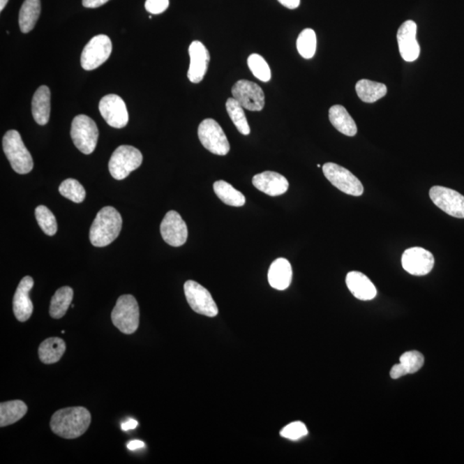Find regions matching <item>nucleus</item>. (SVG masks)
<instances>
[{
    "mask_svg": "<svg viewBox=\"0 0 464 464\" xmlns=\"http://www.w3.org/2000/svg\"><path fill=\"white\" fill-rule=\"evenodd\" d=\"M91 422V415L87 408L66 407L55 412L51 418L50 428L57 435L73 440L83 435Z\"/></svg>",
    "mask_w": 464,
    "mask_h": 464,
    "instance_id": "f257e3e1",
    "label": "nucleus"
},
{
    "mask_svg": "<svg viewBox=\"0 0 464 464\" xmlns=\"http://www.w3.org/2000/svg\"><path fill=\"white\" fill-rule=\"evenodd\" d=\"M122 218L113 207H105L96 214L90 230L93 246L105 247L116 240L121 231Z\"/></svg>",
    "mask_w": 464,
    "mask_h": 464,
    "instance_id": "f03ea898",
    "label": "nucleus"
},
{
    "mask_svg": "<svg viewBox=\"0 0 464 464\" xmlns=\"http://www.w3.org/2000/svg\"><path fill=\"white\" fill-rule=\"evenodd\" d=\"M3 149L15 172L21 174L31 172L34 163L31 152L24 146L20 133L16 130H10L3 136Z\"/></svg>",
    "mask_w": 464,
    "mask_h": 464,
    "instance_id": "7ed1b4c3",
    "label": "nucleus"
},
{
    "mask_svg": "<svg viewBox=\"0 0 464 464\" xmlns=\"http://www.w3.org/2000/svg\"><path fill=\"white\" fill-rule=\"evenodd\" d=\"M111 319L121 332L127 335L136 332L140 325V308L135 297L121 296L114 307Z\"/></svg>",
    "mask_w": 464,
    "mask_h": 464,
    "instance_id": "20e7f679",
    "label": "nucleus"
},
{
    "mask_svg": "<svg viewBox=\"0 0 464 464\" xmlns=\"http://www.w3.org/2000/svg\"><path fill=\"white\" fill-rule=\"evenodd\" d=\"M98 136V126L91 118L85 114H80L73 119L70 137L82 154L89 155L95 151Z\"/></svg>",
    "mask_w": 464,
    "mask_h": 464,
    "instance_id": "39448f33",
    "label": "nucleus"
},
{
    "mask_svg": "<svg viewBox=\"0 0 464 464\" xmlns=\"http://www.w3.org/2000/svg\"><path fill=\"white\" fill-rule=\"evenodd\" d=\"M143 156L137 148L121 146L114 151L109 163V170L114 179L124 180L129 174L139 168Z\"/></svg>",
    "mask_w": 464,
    "mask_h": 464,
    "instance_id": "423d86ee",
    "label": "nucleus"
},
{
    "mask_svg": "<svg viewBox=\"0 0 464 464\" xmlns=\"http://www.w3.org/2000/svg\"><path fill=\"white\" fill-rule=\"evenodd\" d=\"M198 136L202 146L211 154L225 156L231 149L225 133L214 119H206L200 124Z\"/></svg>",
    "mask_w": 464,
    "mask_h": 464,
    "instance_id": "0eeeda50",
    "label": "nucleus"
},
{
    "mask_svg": "<svg viewBox=\"0 0 464 464\" xmlns=\"http://www.w3.org/2000/svg\"><path fill=\"white\" fill-rule=\"evenodd\" d=\"M112 53V43L109 36L98 35L93 37L85 45L81 54V66L84 70L99 68L107 61Z\"/></svg>",
    "mask_w": 464,
    "mask_h": 464,
    "instance_id": "6e6552de",
    "label": "nucleus"
},
{
    "mask_svg": "<svg viewBox=\"0 0 464 464\" xmlns=\"http://www.w3.org/2000/svg\"><path fill=\"white\" fill-rule=\"evenodd\" d=\"M184 292L187 301L196 313L214 317L218 309L211 293L202 285L194 280H188L184 284Z\"/></svg>",
    "mask_w": 464,
    "mask_h": 464,
    "instance_id": "1a4fd4ad",
    "label": "nucleus"
},
{
    "mask_svg": "<svg viewBox=\"0 0 464 464\" xmlns=\"http://www.w3.org/2000/svg\"><path fill=\"white\" fill-rule=\"evenodd\" d=\"M324 176L332 185L345 194L360 196L364 193V187L357 177L348 170L334 163H327L322 166Z\"/></svg>",
    "mask_w": 464,
    "mask_h": 464,
    "instance_id": "9d476101",
    "label": "nucleus"
},
{
    "mask_svg": "<svg viewBox=\"0 0 464 464\" xmlns=\"http://www.w3.org/2000/svg\"><path fill=\"white\" fill-rule=\"evenodd\" d=\"M235 98L245 110L261 111L265 105V95L262 89L254 82L239 80L232 89Z\"/></svg>",
    "mask_w": 464,
    "mask_h": 464,
    "instance_id": "9b49d317",
    "label": "nucleus"
},
{
    "mask_svg": "<svg viewBox=\"0 0 464 464\" xmlns=\"http://www.w3.org/2000/svg\"><path fill=\"white\" fill-rule=\"evenodd\" d=\"M430 198L437 207L452 217L464 218V196L453 189L434 186Z\"/></svg>",
    "mask_w": 464,
    "mask_h": 464,
    "instance_id": "f8f14e48",
    "label": "nucleus"
},
{
    "mask_svg": "<svg viewBox=\"0 0 464 464\" xmlns=\"http://www.w3.org/2000/svg\"><path fill=\"white\" fill-rule=\"evenodd\" d=\"M99 111L110 127L124 128L128 124L127 106L121 96L107 95L99 103Z\"/></svg>",
    "mask_w": 464,
    "mask_h": 464,
    "instance_id": "ddd939ff",
    "label": "nucleus"
},
{
    "mask_svg": "<svg viewBox=\"0 0 464 464\" xmlns=\"http://www.w3.org/2000/svg\"><path fill=\"white\" fill-rule=\"evenodd\" d=\"M160 232L163 239L170 246H183L188 239L187 225L176 211L166 214L161 223Z\"/></svg>",
    "mask_w": 464,
    "mask_h": 464,
    "instance_id": "4468645a",
    "label": "nucleus"
},
{
    "mask_svg": "<svg viewBox=\"0 0 464 464\" xmlns=\"http://www.w3.org/2000/svg\"><path fill=\"white\" fill-rule=\"evenodd\" d=\"M404 270L415 276H426L433 270L434 257L425 248L414 247L405 250L402 257Z\"/></svg>",
    "mask_w": 464,
    "mask_h": 464,
    "instance_id": "2eb2a0df",
    "label": "nucleus"
},
{
    "mask_svg": "<svg viewBox=\"0 0 464 464\" xmlns=\"http://www.w3.org/2000/svg\"><path fill=\"white\" fill-rule=\"evenodd\" d=\"M417 34V24L412 20L404 22L397 31L400 54L405 61H417L421 54Z\"/></svg>",
    "mask_w": 464,
    "mask_h": 464,
    "instance_id": "dca6fc26",
    "label": "nucleus"
},
{
    "mask_svg": "<svg viewBox=\"0 0 464 464\" xmlns=\"http://www.w3.org/2000/svg\"><path fill=\"white\" fill-rule=\"evenodd\" d=\"M190 65L188 72V80L194 84L202 82L209 69L210 54L202 43L195 40L188 48Z\"/></svg>",
    "mask_w": 464,
    "mask_h": 464,
    "instance_id": "f3484780",
    "label": "nucleus"
},
{
    "mask_svg": "<svg viewBox=\"0 0 464 464\" xmlns=\"http://www.w3.org/2000/svg\"><path fill=\"white\" fill-rule=\"evenodd\" d=\"M34 287V280L26 276L20 281L13 298V313L18 321L24 322L31 318L33 313V304L29 298V292Z\"/></svg>",
    "mask_w": 464,
    "mask_h": 464,
    "instance_id": "a211bd4d",
    "label": "nucleus"
},
{
    "mask_svg": "<svg viewBox=\"0 0 464 464\" xmlns=\"http://www.w3.org/2000/svg\"><path fill=\"white\" fill-rule=\"evenodd\" d=\"M252 183L259 191L270 196L283 195L289 188L287 178L274 172H265L255 174Z\"/></svg>",
    "mask_w": 464,
    "mask_h": 464,
    "instance_id": "6ab92c4d",
    "label": "nucleus"
},
{
    "mask_svg": "<svg viewBox=\"0 0 464 464\" xmlns=\"http://www.w3.org/2000/svg\"><path fill=\"white\" fill-rule=\"evenodd\" d=\"M346 283L349 291L356 299L368 301L377 296V289L373 282L362 273L356 272V271L348 273Z\"/></svg>",
    "mask_w": 464,
    "mask_h": 464,
    "instance_id": "aec40b11",
    "label": "nucleus"
},
{
    "mask_svg": "<svg viewBox=\"0 0 464 464\" xmlns=\"http://www.w3.org/2000/svg\"><path fill=\"white\" fill-rule=\"evenodd\" d=\"M269 282L276 290L283 291L289 287L292 280L291 263L285 258H278L271 264L269 270Z\"/></svg>",
    "mask_w": 464,
    "mask_h": 464,
    "instance_id": "412c9836",
    "label": "nucleus"
},
{
    "mask_svg": "<svg viewBox=\"0 0 464 464\" xmlns=\"http://www.w3.org/2000/svg\"><path fill=\"white\" fill-rule=\"evenodd\" d=\"M51 93L46 85L37 89L32 100V114L37 124L46 125L50 121Z\"/></svg>",
    "mask_w": 464,
    "mask_h": 464,
    "instance_id": "4be33fe9",
    "label": "nucleus"
},
{
    "mask_svg": "<svg viewBox=\"0 0 464 464\" xmlns=\"http://www.w3.org/2000/svg\"><path fill=\"white\" fill-rule=\"evenodd\" d=\"M329 117L334 127L344 135L352 137L357 133V125L345 107L332 106L329 110Z\"/></svg>",
    "mask_w": 464,
    "mask_h": 464,
    "instance_id": "5701e85b",
    "label": "nucleus"
},
{
    "mask_svg": "<svg viewBox=\"0 0 464 464\" xmlns=\"http://www.w3.org/2000/svg\"><path fill=\"white\" fill-rule=\"evenodd\" d=\"M65 341L58 337H51L40 345L38 354L40 361L47 365L57 363L66 352Z\"/></svg>",
    "mask_w": 464,
    "mask_h": 464,
    "instance_id": "b1692460",
    "label": "nucleus"
},
{
    "mask_svg": "<svg viewBox=\"0 0 464 464\" xmlns=\"http://www.w3.org/2000/svg\"><path fill=\"white\" fill-rule=\"evenodd\" d=\"M28 407L23 401L16 400L0 404V426L13 425L27 413Z\"/></svg>",
    "mask_w": 464,
    "mask_h": 464,
    "instance_id": "393cba45",
    "label": "nucleus"
},
{
    "mask_svg": "<svg viewBox=\"0 0 464 464\" xmlns=\"http://www.w3.org/2000/svg\"><path fill=\"white\" fill-rule=\"evenodd\" d=\"M40 14V0H25L20 13L21 31L29 33L35 28Z\"/></svg>",
    "mask_w": 464,
    "mask_h": 464,
    "instance_id": "a878e982",
    "label": "nucleus"
},
{
    "mask_svg": "<svg viewBox=\"0 0 464 464\" xmlns=\"http://www.w3.org/2000/svg\"><path fill=\"white\" fill-rule=\"evenodd\" d=\"M356 92L363 102L373 103L386 95L387 87L384 84L368 80H361L356 84Z\"/></svg>",
    "mask_w": 464,
    "mask_h": 464,
    "instance_id": "bb28decb",
    "label": "nucleus"
},
{
    "mask_svg": "<svg viewBox=\"0 0 464 464\" xmlns=\"http://www.w3.org/2000/svg\"><path fill=\"white\" fill-rule=\"evenodd\" d=\"M73 299V290L70 287H63L57 291L51 299L50 313L52 317L59 319L68 311Z\"/></svg>",
    "mask_w": 464,
    "mask_h": 464,
    "instance_id": "cd10ccee",
    "label": "nucleus"
},
{
    "mask_svg": "<svg viewBox=\"0 0 464 464\" xmlns=\"http://www.w3.org/2000/svg\"><path fill=\"white\" fill-rule=\"evenodd\" d=\"M215 194L226 205L232 207H243L246 202L245 196L231 184L225 181H218L214 184Z\"/></svg>",
    "mask_w": 464,
    "mask_h": 464,
    "instance_id": "c85d7f7f",
    "label": "nucleus"
},
{
    "mask_svg": "<svg viewBox=\"0 0 464 464\" xmlns=\"http://www.w3.org/2000/svg\"><path fill=\"white\" fill-rule=\"evenodd\" d=\"M226 110L234 125L236 126L239 133L244 135H248L250 133V125L248 124L246 116H245L244 107L235 98H228L226 102Z\"/></svg>",
    "mask_w": 464,
    "mask_h": 464,
    "instance_id": "c756f323",
    "label": "nucleus"
},
{
    "mask_svg": "<svg viewBox=\"0 0 464 464\" xmlns=\"http://www.w3.org/2000/svg\"><path fill=\"white\" fill-rule=\"evenodd\" d=\"M297 48L304 59H311L317 50V36L313 29H306L300 33L297 40Z\"/></svg>",
    "mask_w": 464,
    "mask_h": 464,
    "instance_id": "7c9ffc66",
    "label": "nucleus"
},
{
    "mask_svg": "<svg viewBox=\"0 0 464 464\" xmlns=\"http://www.w3.org/2000/svg\"><path fill=\"white\" fill-rule=\"evenodd\" d=\"M59 191L62 196L75 203L83 202L87 196V191L83 186L80 181L73 179V178L62 181Z\"/></svg>",
    "mask_w": 464,
    "mask_h": 464,
    "instance_id": "2f4dec72",
    "label": "nucleus"
},
{
    "mask_svg": "<svg viewBox=\"0 0 464 464\" xmlns=\"http://www.w3.org/2000/svg\"><path fill=\"white\" fill-rule=\"evenodd\" d=\"M36 218L40 229L47 236H54L57 232V218L45 206H39L36 209Z\"/></svg>",
    "mask_w": 464,
    "mask_h": 464,
    "instance_id": "473e14b6",
    "label": "nucleus"
},
{
    "mask_svg": "<svg viewBox=\"0 0 464 464\" xmlns=\"http://www.w3.org/2000/svg\"><path fill=\"white\" fill-rule=\"evenodd\" d=\"M248 68L255 77L262 82L271 80V70L265 59L258 54L250 55L248 58Z\"/></svg>",
    "mask_w": 464,
    "mask_h": 464,
    "instance_id": "72a5a7b5",
    "label": "nucleus"
},
{
    "mask_svg": "<svg viewBox=\"0 0 464 464\" xmlns=\"http://www.w3.org/2000/svg\"><path fill=\"white\" fill-rule=\"evenodd\" d=\"M425 359L418 351H408L404 352L400 358V365L403 367L406 375L417 373L424 365Z\"/></svg>",
    "mask_w": 464,
    "mask_h": 464,
    "instance_id": "f704fd0d",
    "label": "nucleus"
},
{
    "mask_svg": "<svg viewBox=\"0 0 464 464\" xmlns=\"http://www.w3.org/2000/svg\"><path fill=\"white\" fill-rule=\"evenodd\" d=\"M307 434L306 426L301 421L292 422L291 424L285 426L280 432L281 437L291 440H298L306 436Z\"/></svg>",
    "mask_w": 464,
    "mask_h": 464,
    "instance_id": "c9c22d12",
    "label": "nucleus"
},
{
    "mask_svg": "<svg viewBox=\"0 0 464 464\" xmlns=\"http://www.w3.org/2000/svg\"><path fill=\"white\" fill-rule=\"evenodd\" d=\"M170 6L169 0H147L146 9L151 14L165 13Z\"/></svg>",
    "mask_w": 464,
    "mask_h": 464,
    "instance_id": "e433bc0d",
    "label": "nucleus"
},
{
    "mask_svg": "<svg viewBox=\"0 0 464 464\" xmlns=\"http://www.w3.org/2000/svg\"><path fill=\"white\" fill-rule=\"evenodd\" d=\"M389 375H391L393 380H398L400 377L406 376L405 371H404L400 364H396V365L392 367Z\"/></svg>",
    "mask_w": 464,
    "mask_h": 464,
    "instance_id": "4c0bfd02",
    "label": "nucleus"
},
{
    "mask_svg": "<svg viewBox=\"0 0 464 464\" xmlns=\"http://www.w3.org/2000/svg\"><path fill=\"white\" fill-rule=\"evenodd\" d=\"M110 0H83V6L87 8H98V7L105 5Z\"/></svg>",
    "mask_w": 464,
    "mask_h": 464,
    "instance_id": "58836bf2",
    "label": "nucleus"
},
{
    "mask_svg": "<svg viewBox=\"0 0 464 464\" xmlns=\"http://www.w3.org/2000/svg\"><path fill=\"white\" fill-rule=\"evenodd\" d=\"M282 6L287 7L288 9H296L300 5V0H278Z\"/></svg>",
    "mask_w": 464,
    "mask_h": 464,
    "instance_id": "ea45409f",
    "label": "nucleus"
},
{
    "mask_svg": "<svg viewBox=\"0 0 464 464\" xmlns=\"http://www.w3.org/2000/svg\"><path fill=\"white\" fill-rule=\"evenodd\" d=\"M138 425L139 423L136 419H130L129 421L122 423L121 429L127 432V431L135 429Z\"/></svg>",
    "mask_w": 464,
    "mask_h": 464,
    "instance_id": "a19ab883",
    "label": "nucleus"
},
{
    "mask_svg": "<svg viewBox=\"0 0 464 464\" xmlns=\"http://www.w3.org/2000/svg\"><path fill=\"white\" fill-rule=\"evenodd\" d=\"M144 445L146 444H144L143 441L132 440L129 442V443L127 444V447L130 451H135L138 450V449L144 448Z\"/></svg>",
    "mask_w": 464,
    "mask_h": 464,
    "instance_id": "79ce46f5",
    "label": "nucleus"
},
{
    "mask_svg": "<svg viewBox=\"0 0 464 464\" xmlns=\"http://www.w3.org/2000/svg\"><path fill=\"white\" fill-rule=\"evenodd\" d=\"M8 1L9 0H0V12H2V10L5 9V7Z\"/></svg>",
    "mask_w": 464,
    "mask_h": 464,
    "instance_id": "37998d69",
    "label": "nucleus"
}]
</instances>
